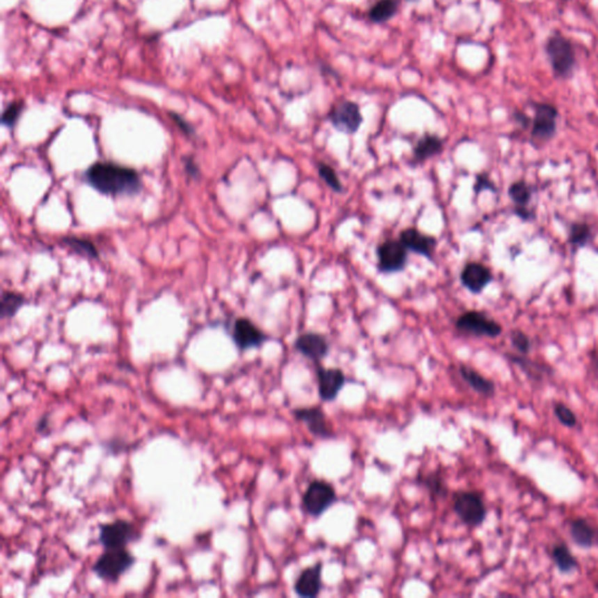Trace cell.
<instances>
[{
    "mask_svg": "<svg viewBox=\"0 0 598 598\" xmlns=\"http://www.w3.org/2000/svg\"><path fill=\"white\" fill-rule=\"evenodd\" d=\"M134 558L125 548L105 549L95 562L93 570L102 580L116 582L132 565Z\"/></svg>",
    "mask_w": 598,
    "mask_h": 598,
    "instance_id": "obj_4",
    "label": "cell"
},
{
    "mask_svg": "<svg viewBox=\"0 0 598 598\" xmlns=\"http://www.w3.org/2000/svg\"><path fill=\"white\" fill-rule=\"evenodd\" d=\"M22 110H24V102H13L5 109L3 117H1V122L6 127H13L22 115Z\"/></svg>",
    "mask_w": 598,
    "mask_h": 598,
    "instance_id": "obj_30",
    "label": "cell"
},
{
    "mask_svg": "<svg viewBox=\"0 0 598 598\" xmlns=\"http://www.w3.org/2000/svg\"><path fill=\"white\" fill-rule=\"evenodd\" d=\"M294 347L301 356L313 363H320L330 353V344L323 334L308 332L294 340Z\"/></svg>",
    "mask_w": 598,
    "mask_h": 598,
    "instance_id": "obj_13",
    "label": "cell"
},
{
    "mask_svg": "<svg viewBox=\"0 0 598 598\" xmlns=\"http://www.w3.org/2000/svg\"><path fill=\"white\" fill-rule=\"evenodd\" d=\"M65 242L73 251H77V254L91 258H98L97 249L95 247L94 243L91 242L89 239H79V237H67V239H65Z\"/></svg>",
    "mask_w": 598,
    "mask_h": 598,
    "instance_id": "obj_27",
    "label": "cell"
},
{
    "mask_svg": "<svg viewBox=\"0 0 598 598\" xmlns=\"http://www.w3.org/2000/svg\"><path fill=\"white\" fill-rule=\"evenodd\" d=\"M482 191H492V192L496 191L494 182L489 179V175L486 173L478 174V175H477V179H475V194H479V193L482 192Z\"/></svg>",
    "mask_w": 598,
    "mask_h": 598,
    "instance_id": "obj_32",
    "label": "cell"
},
{
    "mask_svg": "<svg viewBox=\"0 0 598 598\" xmlns=\"http://www.w3.org/2000/svg\"><path fill=\"white\" fill-rule=\"evenodd\" d=\"M318 173H320V178L323 179L325 184L330 189H333L334 192L340 193L343 191V185L338 178L336 171L332 167L329 166L327 164L320 163L318 165Z\"/></svg>",
    "mask_w": 598,
    "mask_h": 598,
    "instance_id": "obj_28",
    "label": "cell"
},
{
    "mask_svg": "<svg viewBox=\"0 0 598 598\" xmlns=\"http://www.w3.org/2000/svg\"><path fill=\"white\" fill-rule=\"evenodd\" d=\"M459 374H461L462 379L468 384V386H470L475 393H478L480 395L491 398L496 394V384H494V381L489 380L471 367L461 365Z\"/></svg>",
    "mask_w": 598,
    "mask_h": 598,
    "instance_id": "obj_19",
    "label": "cell"
},
{
    "mask_svg": "<svg viewBox=\"0 0 598 598\" xmlns=\"http://www.w3.org/2000/svg\"><path fill=\"white\" fill-rule=\"evenodd\" d=\"M323 562H317L312 566L306 567L298 575L294 584V594L301 598H315L323 589Z\"/></svg>",
    "mask_w": 598,
    "mask_h": 598,
    "instance_id": "obj_14",
    "label": "cell"
},
{
    "mask_svg": "<svg viewBox=\"0 0 598 598\" xmlns=\"http://www.w3.org/2000/svg\"><path fill=\"white\" fill-rule=\"evenodd\" d=\"M398 6L399 5L396 0H379L377 4L370 8V20L377 24L388 22L396 15Z\"/></svg>",
    "mask_w": 598,
    "mask_h": 598,
    "instance_id": "obj_24",
    "label": "cell"
},
{
    "mask_svg": "<svg viewBox=\"0 0 598 598\" xmlns=\"http://www.w3.org/2000/svg\"><path fill=\"white\" fill-rule=\"evenodd\" d=\"M453 510L464 525L479 527L485 521L487 508L482 494L475 491H457L453 494Z\"/></svg>",
    "mask_w": 598,
    "mask_h": 598,
    "instance_id": "obj_3",
    "label": "cell"
},
{
    "mask_svg": "<svg viewBox=\"0 0 598 598\" xmlns=\"http://www.w3.org/2000/svg\"><path fill=\"white\" fill-rule=\"evenodd\" d=\"M331 123L338 131L353 134L363 124V115L359 105L351 101H344L333 107L330 113Z\"/></svg>",
    "mask_w": 598,
    "mask_h": 598,
    "instance_id": "obj_12",
    "label": "cell"
},
{
    "mask_svg": "<svg viewBox=\"0 0 598 598\" xmlns=\"http://www.w3.org/2000/svg\"><path fill=\"white\" fill-rule=\"evenodd\" d=\"M86 179L96 191L107 196H132L141 189L136 171L113 163L94 164L87 171Z\"/></svg>",
    "mask_w": 598,
    "mask_h": 598,
    "instance_id": "obj_1",
    "label": "cell"
},
{
    "mask_svg": "<svg viewBox=\"0 0 598 598\" xmlns=\"http://www.w3.org/2000/svg\"><path fill=\"white\" fill-rule=\"evenodd\" d=\"M591 359L594 361L595 366L598 368V349H596V351L591 353Z\"/></svg>",
    "mask_w": 598,
    "mask_h": 598,
    "instance_id": "obj_35",
    "label": "cell"
},
{
    "mask_svg": "<svg viewBox=\"0 0 598 598\" xmlns=\"http://www.w3.org/2000/svg\"><path fill=\"white\" fill-rule=\"evenodd\" d=\"M558 111L554 105L548 103L534 104L532 120V137L537 142H548L553 138L558 127Z\"/></svg>",
    "mask_w": 598,
    "mask_h": 598,
    "instance_id": "obj_11",
    "label": "cell"
},
{
    "mask_svg": "<svg viewBox=\"0 0 598 598\" xmlns=\"http://www.w3.org/2000/svg\"><path fill=\"white\" fill-rule=\"evenodd\" d=\"M338 501L334 486L323 479H315L308 484L301 497V508L306 514L320 518Z\"/></svg>",
    "mask_w": 598,
    "mask_h": 598,
    "instance_id": "obj_2",
    "label": "cell"
},
{
    "mask_svg": "<svg viewBox=\"0 0 598 598\" xmlns=\"http://www.w3.org/2000/svg\"><path fill=\"white\" fill-rule=\"evenodd\" d=\"M186 171H187V173L193 177V178H196L198 175H199L200 171L199 167L196 165V162L192 159V158H187L185 163Z\"/></svg>",
    "mask_w": 598,
    "mask_h": 598,
    "instance_id": "obj_34",
    "label": "cell"
},
{
    "mask_svg": "<svg viewBox=\"0 0 598 598\" xmlns=\"http://www.w3.org/2000/svg\"><path fill=\"white\" fill-rule=\"evenodd\" d=\"M591 239V229L587 223L576 222L570 226L569 242L575 247H584Z\"/></svg>",
    "mask_w": 598,
    "mask_h": 598,
    "instance_id": "obj_26",
    "label": "cell"
},
{
    "mask_svg": "<svg viewBox=\"0 0 598 598\" xmlns=\"http://www.w3.org/2000/svg\"><path fill=\"white\" fill-rule=\"evenodd\" d=\"M443 151V141L435 134H425L414 148V158L416 162H425L437 156Z\"/></svg>",
    "mask_w": 598,
    "mask_h": 598,
    "instance_id": "obj_21",
    "label": "cell"
},
{
    "mask_svg": "<svg viewBox=\"0 0 598 598\" xmlns=\"http://www.w3.org/2000/svg\"><path fill=\"white\" fill-rule=\"evenodd\" d=\"M420 484L428 489L429 494L435 501L443 499L449 494V486L446 485V479L439 471H432L423 475Z\"/></svg>",
    "mask_w": 598,
    "mask_h": 598,
    "instance_id": "obj_23",
    "label": "cell"
},
{
    "mask_svg": "<svg viewBox=\"0 0 598 598\" xmlns=\"http://www.w3.org/2000/svg\"><path fill=\"white\" fill-rule=\"evenodd\" d=\"M296 420L306 427L308 432L315 439H331L334 437L333 428L329 422L326 414L320 407H301L292 410Z\"/></svg>",
    "mask_w": 598,
    "mask_h": 598,
    "instance_id": "obj_7",
    "label": "cell"
},
{
    "mask_svg": "<svg viewBox=\"0 0 598 598\" xmlns=\"http://www.w3.org/2000/svg\"><path fill=\"white\" fill-rule=\"evenodd\" d=\"M24 301H25V298L22 297V294H15V292H4L3 298H1V308H0L1 315L4 318L13 317L18 312L19 308H22Z\"/></svg>",
    "mask_w": 598,
    "mask_h": 598,
    "instance_id": "obj_25",
    "label": "cell"
},
{
    "mask_svg": "<svg viewBox=\"0 0 598 598\" xmlns=\"http://www.w3.org/2000/svg\"><path fill=\"white\" fill-rule=\"evenodd\" d=\"M233 339L239 349L246 351L251 348L260 347L268 338L251 320L239 318L234 324Z\"/></svg>",
    "mask_w": 598,
    "mask_h": 598,
    "instance_id": "obj_15",
    "label": "cell"
},
{
    "mask_svg": "<svg viewBox=\"0 0 598 598\" xmlns=\"http://www.w3.org/2000/svg\"><path fill=\"white\" fill-rule=\"evenodd\" d=\"M546 52L555 75L569 77L576 65V54L572 42L565 37L554 36L548 39Z\"/></svg>",
    "mask_w": 598,
    "mask_h": 598,
    "instance_id": "obj_5",
    "label": "cell"
},
{
    "mask_svg": "<svg viewBox=\"0 0 598 598\" xmlns=\"http://www.w3.org/2000/svg\"><path fill=\"white\" fill-rule=\"evenodd\" d=\"M461 281L463 287L466 288L472 294H478L492 281V272L485 265L472 262L465 265L463 269Z\"/></svg>",
    "mask_w": 598,
    "mask_h": 598,
    "instance_id": "obj_17",
    "label": "cell"
},
{
    "mask_svg": "<svg viewBox=\"0 0 598 598\" xmlns=\"http://www.w3.org/2000/svg\"><path fill=\"white\" fill-rule=\"evenodd\" d=\"M551 558L562 574H570L579 568V562L566 544H555L551 549Z\"/></svg>",
    "mask_w": 598,
    "mask_h": 598,
    "instance_id": "obj_22",
    "label": "cell"
},
{
    "mask_svg": "<svg viewBox=\"0 0 598 598\" xmlns=\"http://www.w3.org/2000/svg\"><path fill=\"white\" fill-rule=\"evenodd\" d=\"M570 537L577 546L590 548L597 541V530L585 519H574L570 522Z\"/></svg>",
    "mask_w": 598,
    "mask_h": 598,
    "instance_id": "obj_20",
    "label": "cell"
},
{
    "mask_svg": "<svg viewBox=\"0 0 598 598\" xmlns=\"http://www.w3.org/2000/svg\"><path fill=\"white\" fill-rule=\"evenodd\" d=\"M377 269L382 274L402 272L407 265V248L401 241L387 239L377 247Z\"/></svg>",
    "mask_w": 598,
    "mask_h": 598,
    "instance_id": "obj_10",
    "label": "cell"
},
{
    "mask_svg": "<svg viewBox=\"0 0 598 598\" xmlns=\"http://www.w3.org/2000/svg\"><path fill=\"white\" fill-rule=\"evenodd\" d=\"M456 329L475 337L497 338L503 332L501 324L479 311H468L459 315L456 320Z\"/></svg>",
    "mask_w": 598,
    "mask_h": 598,
    "instance_id": "obj_6",
    "label": "cell"
},
{
    "mask_svg": "<svg viewBox=\"0 0 598 598\" xmlns=\"http://www.w3.org/2000/svg\"><path fill=\"white\" fill-rule=\"evenodd\" d=\"M400 241L407 248V251H414L429 260H432L434 256L437 244L434 236L427 235L416 228L404 229L400 234Z\"/></svg>",
    "mask_w": 598,
    "mask_h": 598,
    "instance_id": "obj_16",
    "label": "cell"
},
{
    "mask_svg": "<svg viewBox=\"0 0 598 598\" xmlns=\"http://www.w3.org/2000/svg\"><path fill=\"white\" fill-rule=\"evenodd\" d=\"M554 413L555 416L558 417V420H560V423L567 428H574L577 425L576 415L566 404L561 402L555 404Z\"/></svg>",
    "mask_w": 598,
    "mask_h": 598,
    "instance_id": "obj_29",
    "label": "cell"
},
{
    "mask_svg": "<svg viewBox=\"0 0 598 598\" xmlns=\"http://www.w3.org/2000/svg\"><path fill=\"white\" fill-rule=\"evenodd\" d=\"M170 116L171 118L175 122V124H177V125H178V127H180L186 134H192L193 132H194L193 127L189 125V122L184 120V118H182L180 115H178V113H170Z\"/></svg>",
    "mask_w": 598,
    "mask_h": 598,
    "instance_id": "obj_33",
    "label": "cell"
},
{
    "mask_svg": "<svg viewBox=\"0 0 598 598\" xmlns=\"http://www.w3.org/2000/svg\"><path fill=\"white\" fill-rule=\"evenodd\" d=\"M137 537L134 524L127 520H116L100 528V542L104 549H122Z\"/></svg>",
    "mask_w": 598,
    "mask_h": 598,
    "instance_id": "obj_8",
    "label": "cell"
},
{
    "mask_svg": "<svg viewBox=\"0 0 598 598\" xmlns=\"http://www.w3.org/2000/svg\"><path fill=\"white\" fill-rule=\"evenodd\" d=\"M532 196H533V192H532L530 186L522 180L513 182L508 189V196L511 198L512 201L515 205V214L525 221H528L533 218V213L527 208L530 199H532Z\"/></svg>",
    "mask_w": 598,
    "mask_h": 598,
    "instance_id": "obj_18",
    "label": "cell"
},
{
    "mask_svg": "<svg viewBox=\"0 0 598 598\" xmlns=\"http://www.w3.org/2000/svg\"><path fill=\"white\" fill-rule=\"evenodd\" d=\"M511 341L512 345L522 354L530 353V348H532V343H530L528 336L524 333L522 331H513L511 334Z\"/></svg>",
    "mask_w": 598,
    "mask_h": 598,
    "instance_id": "obj_31",
    "label": "cell"
},
{
    "mask_svg": "<svg viewBox=\"0 0 598 598\" xmlns=\"http://www.w3.org/2000/svg\"><path fill=\"white\" fill-rule=\"evenodd\" d=\"M410 1H413V0H410Z\"/></svg>",
    "mask_w": 598,
    "mask_h": 598,
    "instance_id": "obj_36",
    "label": "cell"
},
{
    "mask_svg": "<svg viewBox=\"0 0 598 598\" xmlns=\"http://www.w3.org/2000/svg\"><path fill=\"white\" fill-rule=\"evenodd\" d=\"M315 374H317V382H318V395L323 402H333L340 394L341 389L344 388L347 377L344 370L336 367L322 366L320 363H315Z\"/></svg>",
    "mask_w": 598,
    "mask_h": 598,
    "instance_id": "obj_9",
    "label": "cell"
}]
</instances>
